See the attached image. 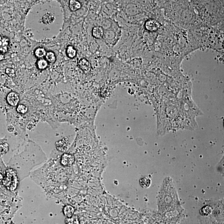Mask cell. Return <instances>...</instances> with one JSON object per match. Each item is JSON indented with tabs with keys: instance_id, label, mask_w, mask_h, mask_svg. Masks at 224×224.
I'll use <instances>...</instances> for the list:
<instances>
[{
	"instance_id": "14",
	"label": "cell",
	"mask_w": 224,
	"mask_h": 224,
	"mask_svg": "<svg viewBox=\"0 0 224 224\" xmlns=\"http://www.w3.org/2000/svg\"><path fill=\"white\" fill-rule=\"evenodd\" d=\"M46 53V51L45 49L42 48H37L34 52L35 55L37 58H40V59L45 56Z\"/></svg>"
},
{
	"instance_id": "9",
	"label": "cell",
	"mask_w": 224,
	"mask_h": 224,
	"mask_svg": "<svg viewBox=\"0 0 224 224\" xmlns=\"http://www.w3.org/2000/svg\"><path fill=\"white\" fill-rule=\"evenodd\" d=\"M104 31L102 27L100 26L95 27L93 28L92 34L93 37L96 39H100L104 36Z\"/></svg>"
},
{
	"instance_id": "15",
	"label": "cell",
	"mask_w": 224,
	"mask_h": 224,
	"mask_svg": "<svg viewBox=\"0 0 224 224\" xmlns=\"http://www.w3.org/2000/svg\"><path fill=\"white\" fill-rule=\"evenodd\" d=\"M77 52L76 49L72 46H69L67 47V49H66V54L69 58H71V59L74 58L77 55Z\"/></svg>"
},
{
	"instance_id": "20",
	"label": "cell",
	"mask_w": 224,
	"mask_h": 224,
	"mask_svg": "<svg viewBox=\"0 0 224 224\" xmlns=\"http://www.w3.org/2000/svg\"><path fill=\"white\" fill-rule=\"evenodd\" d=\"M5 72L9 77H11V78L14 77L15 75V71L14 69L11 68H7L6 69Z\"/></svg>"
},
{
	"instance_id": "7",
	"label": "cell",
	"mask_w": 224,
	"mask_h": 224,
	"mask_svg": "<svg viewBox=\"0 0 224 224\" xmlns=\"http://www.w3.org/2000/svg\"><path fill=\"white\" fill-rule=\"evenodd\" d=\"M68 140L67 138L64 137L62 140H59L56 143V146L58 150L60 152H65L67 149Z\"/></svg>"
},
{
	"instance_id": "21",
	"label": "cell",
	"mask_w": 224,
	"mask_h": 224,
	"mask_svg": "<svg viewBox=\"0 0 224 224\" xmlns=\"http://www.w3.org/2000/svg\"><path fill=\"white\" fill-rule=\"evenodd\" d=\"M5 57L4 54L2 52H0V61H3Z\"/></svg>"
},
{
	"instance_id": "10",
	"label": "cell",
	"mask_w": 224,
	"mask_h": 224,
	"mask_svg": "<svg viewBox=\"0 0 224 224\" xmlns=\"http://www.w3.org/2000/svg\"><path fill=\"white\" fill-rule=\"evenodd\" d=\"M63 211V213L65 216L69 218H70L73 215L75 209L72 206L67 205L64 207Z\"/></svg>"
},
{
	"instance_id": "17",
	"label": "cell",
	"mask_w": 224,
	"mask_h": 224,
	"mask_svg": "<svg viewBox=\"0 0 224 224\" xmlns=\"http://www.w3.org/2000/svg\"><path fill=\"white\" fill-rule=\"evenodd\" d=\"M212 208L209 205L205 206L200 210V214L203 216H208L211 213Z\"/></svg>"
},
{
	"instance_id": "22",
	"label": "cell",
	"mask_w": 224,
	"mask_h": 224,
	"mask_svg": "<svg viewBox=\"0 0 224 224\" xmlns=\"http://www.w3.org/2000/svg\"><path fill=\"white\" fill-rule=\"evenodd\" d=\"M85 1H90V0H85Z\"/></svg>"
},
{
	"instance_id": "8",
	"label": "cell",
	"mask_w": 224,
	"mask_h": 224,
	"mask_svg": "<svg viewBox=\"0 0 224 224\" xmlns=\"http://www.w3.org/2000/svg\"><path fill=\"white\" fill-rule=\"evenodd\" d=\"M55 20L54 14L51 12L45 13L42 17V22L45 25H49L52 23Z\"/></svg>"
},
{
	"instance_id": "18",
	"label": "cell",
	"mask_w": 224,
	"mask_h": 224,
	"mask_svg": "<svg viewBox=\"0 0 224 224\" xmlns=\"http://www.w3.org/2000/svg\"><path fill=\"white\" fill-rule=\"evenodd\" d=\"M9 150V145L7 143L0 144V155L6 154Z\"/></svg>"
},
{
	"instance_id": "19",
	"label": "cell",
	"mask_w": 224,
	"mask_h": 224,
	"mask_svg": "<svg viewBox=\"0 0 224 224\" xmlns=\"http://www.w3.org/2000/svg\"><path fill=\"white\" fill-rule=\"evenodd\" d=\"M16 111L19 113L24 114L27 112L28 108L25 105H23V104H19L17 107Z\"/></svg>"
},
{
	"instance_id": "6",
	"label": "cell",
	"mask_w": 224,
	"mask_h": 224,
	"mask_svg": "<svg viewBox=\"0 0 224 224\" xmlns=\"http://www.w3.org/2000/svg\"><path fill=\"white\" fill-rule=\"evenodd\" d=\"M9 44V39L7 37L0 36V52L3 54L6 53Z\"/></svg>"
},
{
	"instance_id": "2",
	"label": "cell",
	"mask_w": 224,
	"mask_h": 224,
	"mask_svg": "<svg viewBox=\"0 0 224 224\" xmlns=\"http://www.w3.org/2000/svg\"><path fill=\"white\" fill-rule=\"evenodd\" d=\"M74 162V157L72 154L65 153L61 156L60 162L63 166L70 167Z\"/></svg>"
},
{
	"instance_id": "12",
	"label": "cell",
	"mask_w": 224,
	"mask_h": 224,
	"mask_svg": "<svg viewBox=\"0 0 224 224\" xmlns=\"http://www.w3.org/2000/svg\"><path fill=\"white\" fill-rule=\"evenodd\" d=\"M37 68L40 70H44L47 68L48 66V62L46 59L40 58L38 60L37 62Z\"/></svg>"
},
{
	"instance_id": "3",
	"label": "cell",
	"mask_w": 224,
	"mask_h": 224,
	"mask_svg": "<svg viewBox=\"0 0 224 224\" xmlns=\"http://www.w3.org/2000/svg\"><path fill=\"white\" fill-rule=\"evenodd\" d=\"M6 100L7 102L10 106L15 107L19 105L20 99L19 95L16 93L11 92L7 95Z\"/></svg>"
},
{
	"instance_id": "13",
	"label": "cell",
	"mask_w": 224,
	"mask_h": 224,
	"mask_svg": "<svg viewBox=\"0 0 224 224\" xmlns=\"http://www.w3.org/2000/svg\"><path fill=\"white\" fill-rule=\"evenodd\" d=\"M140 183L142 187L143 188H147L150 186L151 180L147 177H144L140 179Z\"/></svg>"
},
{
	"instance_id": "16",
	"label": "cell",
	"mask_w": 224,
	"mask_h": 224,
	"mask_svg": "<svg viewBox=\"0 0 224 224\" xmlns=\"http://www.w3.org/2000/svg\"><path fill=\"white\" fill-rule=\"evenodd\" d=\"M46 59L50 64H54L56 60L55 54L53 52H49L46 53L45 56Z\"/></svg>"
},
{
	"instance_id": "4",
	"label": "cell",
	"mask_w": 224,
	"mask_h": 224,
	"mask_svg": "<svg viewBox=\"0 0 224 224\" xmlns=\"http://www.w3.org/2000/svg\"><path fill=\"white\" fill-rule=\"evenodd\" d=\"M159 23L157 20L154 19H150L146 21L145 27L146 30L151 32H154L158 30L159 27Z\"/></svg>"
},
{
	"instance_id": "1",
	"label": "cell",
	"mask_w": 224,
	"mask_h": 224,
	"mask_svg": "<svg viewBox=\"0 0 224 224\" xmlns=\"http://www.w3.org/2000/svg\"><path fill=\"white\" fill-rule=\"evenodd\" d=\"M19 180L17 171L13 168H9L6 171L5 176L3 177L2 182L7 189L13 191L17 188Z\"/></svg>"
},
{
	"instance_id": "5",
	"label": "cell",
	"mask_w": 224,
	"mask_h": 224,
	"mask_svg": "<svg viewBox=\"0 0 224 224\" xmlns=\"http://www.w3.org/2000/svg\"><path fill=\"white\" fill-rule=\"evenodd\" d=\"M78 66L86 74L90 72L91 69V66L90 63L87 59L83 58L81 59L78 62Z\"/></svg>"
},
{
	"instance_id": "11",
	"label": "cell",
	"mask_w": 224,
	"mask_h": 224,
	"mask_svg": "<svg viewBox=\"0 0 224 224\" xmlns=\"http://www.w3.org/2000/svg\"><path fill=\"white\" fill-rule=\"evenodd\" d=\"M82 5L77 0H70L69 2V7L72 11H76L80 9Z\"/></svg>"
}]
</instances>
